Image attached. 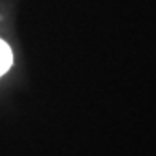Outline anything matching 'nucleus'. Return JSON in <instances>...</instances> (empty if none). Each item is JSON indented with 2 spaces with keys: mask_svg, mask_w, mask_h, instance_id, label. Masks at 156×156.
<instances>
[{
  "mask_svg": "<svg viewBox=\"0 0 156 156\" xmlns=\"http://www.w3.org/2000/svg\"><path fill=\"white\" fill-rule=\"evenodd\" d=\"M13 64V53L8 43H5L3 40H0V76L5 75L10 70Z\"/></svg>",
  "mask_w": 156,
  "mask_h": 156,
  "instance_id": "1",
  "label": "nucleus"
}]
</instances>
